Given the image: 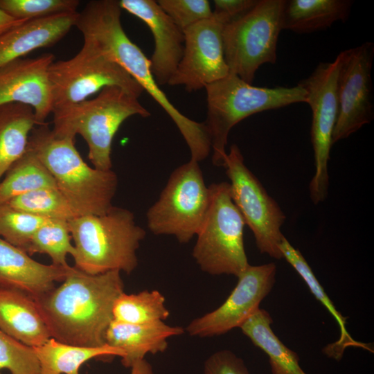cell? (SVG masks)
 Listing matches in <instances>:
<instances>
[{
    "label": "cell",
    "instance_id": "6da1fadb",
    "mask_svg": "<svg viewBox=\"0 0 374 374\" xmlns=\"http://www.w3.org/2000/svg\"><path fill=\"white\" fill-rule=\"evenodd\" d=\"M121 271L91 275L72 267L57 287L35 299L51 338L66 344H106L116 299L124 292Z\"/></svg>",
    "mask_w": 374,
    "mask_h": 374
},
{
    "label": "cell",
    "instance_id": "7a4b0ae2",
    "mask_svg": "<svg viewBox=\"0 0 374 374\" xmlns=\"http://www.w3.org/2000/svg\"><path fill=\"white\" fill-rule=\"evenodd\" d=\"M121 10L118 1H89L78 12L75 26L84 40L121 66L163 108L177 127L191 154L204 152L209 143L204 123L184 116L161 89L152 73L150 59L123 28Z\"/></svg>",
    "mask_w": 374,
    "mask_h": 374
},
{
    "label": "cell",
    "instance_id": "3957f363",
    "mask_svg": "<svg viewBox=\"0 0 374 374\" xmlns=\"http://www.w3.org/2000/svg\"><path fill=\"white\" fill-rule=\"evenodd\" d=\"M28 145L78 216L102 215L114 206L117 175L112 169L89 166L77 150L75 139L55 136L45 123L32 130Z\"/></svg>",
    "mask_w": 374,
    "mask_h": 374
},
{
    "label": "cell",
    "instance_id": "277c9868",
    "mask_svg": "<svg viewBox=\"0 0 374 374\" xmlns=\"http://www.w3.org/2000/svg\"><path fill=\"white\" fill-rule=\"evenodd\" d=\"M74 242V267L96 275L118 270L130 274L138 266L136 252L145 237L130 210L113 206L102 215L68 221Z\"/></svg>",
    "mask_w": 374,
    "mask_h": 374
},
{
    "label": "cell",
    "instance_id": "5b68a950",
    "mask_svg": "<svg viewBox=\"0 0 374 374\" xmlns=\"http://www.w3.org/2000/svg\"><path fill=\"white\" fill-rule=\"evenodd\" d=\"M138 98L121 87H105L96 98L54 109L52 132L61 138L81 135L93 167L110 170L112 141L122 123L132 116L150 115Z\"/></svg>",
    "mask_w": 374,
    "mask_h": 374
},
{
    "label": "cell",
    "instance_id": "8992f818",
    "mask_svg": "<svg viewBox=\"0 0 374 374\" xmlns=\"http://www.w3.org/2000/svg\"><path fill=\"white\" fill-rule=\"evenodd\" d=\"M207 118L204 123L211 142L212 162L223 167L231 130L247 117L263 111L308 102L305 89L294 87H255L229 73L205 87Z\"/></svg>",
    "mask_w": 374,
    "mask_h": 374
},
{
    "label": "cell",
    "instance_id": "52a82bcc",
    "mask_svg": "<svg viewBox=\"0 0 374 374\" xmlns=\"http://www.w3.org/2000/svg\"><path fill=\"white\" fill-rule=\"evenodd\" d=\"M208 188L209 206L192 256L205 273L238 278L249 266L244 245L246 224L233 202L229 183H213Z\"/></svg>",
    "mask_w": 374,
    "mask_h": 374
},
{
    "label": "cell",
    "instance_id": "ba28073f",
    "mask_svg": "<svg viewBox=\"0 0 374 374\" xmlns=\"http://www.w3.org/2000/svg\"><path fill=\"white\" fill-rule=\"evenodd\" d=\"M209 202V188L199 162L190 159L174 170L148 208V228L153 234L172 235L179 243H188L200 230Z\"/></svg>",
    "mask_w": 374,
    "mask_h": 374
},
{
    "label": "cell",
    "instance_id": "9c48e42d",
    "mask_svg": "<svg viewBox=\"0 0 374 374\" xmlns=\"http://www.w3.org/2000/svg\"><path fill=\"white\" fill-rule=\"evenodd\" d=\"M285 0H258L242 17L225 25L224 53L229 73L251 84L258 68L276 61Z\"/></svg>",
    "mask_w": 374,
    "mask_h": 374
},
{
    "label": "cell",
    "instance_id": "30bf717a",
    "mask_svg": "<svg viewBox=\"0 0 374 374\" xmlns=\"http://www.w3.org/2000/svg\"><path fill=\"white\" fill-rule=\"evenodd\" d=\"M48 74L53 110L86 100L107 87H121L137 98L144 91L121 66L84 39L74 57L53 62Z\"/></svg>",
    "mask_w": 374,
    "mask_h": 374
},
{
    "label": "cell",
    "instance_id": "8fae6325",
    "mask_svg": "<svg viewBox=\"0 0 374 374\" xmlns=\"http://www.w3.org/2000/svg\"><path fill=\"white\" fill-rule=\"evenodd\" d=\"M223 167L230 180L233 202L252 231L257 248L274 258H283L279 244L284 236L280 229L285 213L247 167L237 145L230 147Z\"/></svg>",
    "mask_w": 374,
    "mask_h": 374
},
{
    "label": "cell",
    "instance_id": "7c38bea8",
    "mask_svg": "<svg viewBox=\"0 0 374 374\" xmlns=\"http://www.w3.org/2000/svg\"><path fill=\"white\" fill-rule=\"evenodd\" d=\"M343 57L344 51L332 62L319 63L310 75L298 83L307 93L312 114L310 136L315 173L309 190L314 204L324 201L328 192V164L338 114V78Z\"/></svg>",
    "mask_w": 374,
    "mask_h": 374
},
{
    "label": "cell",
    "instance_id": "4fadbf2b",
    "mask_svg": "<svg viewBox=\"0 0 374 374\" xmlns=\"http://www.w3.org/2000/svg\"><path fill=\"white\" fill-rule=\"evenodd\" d=\"M373 56L374 45L370 42L344 51L338 78V114L332 144L348 138L373 119Z\"/></svg>",
    "mask_w": 374,
    "mask_h": 374
},
{
    "label": "cell",
    "instance_id": "5bb4252c",
    "mask_svg": "<svg viewBox=\"0 0 374 374\" xmlns=\"http://www.w3.org/2000/svg\"><path fill=\"white\" fill-rule=\"evenodd\" d=\"M226 24L213 14L183 30L182 57L168 84L182 85L188 92L224 78L229 73L224 53L223 30Z\"/></svg>",
    "mask_w": 374,
    "mask_h": 374
},
{
    "label": "cell",
    "instance_id": "9a60e30c",
    "mask_svg": "<svg viewBox=\"0 0 374 374\" xmlns=\"http://www.w3.org/2000/svg\"><path fill=\"white\" fill-rule=\"evenodd\" d=\"M276 266L270 262L250 265L238 277V283L225 301L215 310L192 320L186 328L193 337H211L240 328L259 308L272 290Z\"/></svg>",
    "mask_w": 374,
    "mask_h": 374
},
{
    "label": "cell",
    "instance_id": "2e32d148",
    "mask_svg": "<svg viewBox=\"0 0 374 374\" xmlns=\"http://www.w3.org/2000/svg\"><path fill=\"white\" fill-rule=\"evenodd\" d=\"M54 55L19 58L0 67V105L22 103L30 106L38 125L52 113L53 99L48 70Z\"/></svg>",
    "mask_w": 374,
    "mask_h": 374
},
{
    "label": "cell",
    "instance_id": "e0dca14e",
    "mask_svg": "<svg viewBox=\"0 0 374 374\" xmlns=\"http://www.w3.org/2000/svg\"><path fill=\"white\" fill-rule=\"evenodd\" d=\"M121 9L144 22L150 30L154 48L150 59L151 71L157 83L168 84L182 57L184 35L157 1L121 0Z\"/></svg>",
    "mask_w": 374,
    "mask_h": 374
},
{
    "label": "cell",
    "instance_id": "ac0fdd59",
    "mask_svg": "<svg viewBox=\"0 0 374 374\" xmlns=\"http://www.w3.org/2000/svg\"><path fill=\"white\" fill-rule=\"evenodd\" d=\"M72 267L45 265L0 237V287L22 292L33 299L62 282Z\"/></svg>",
    "mask_w": 374,
    "mask_h": 374
},
{
    "label": "cell",
    "instance_id": "d6986e66",
    "mask_svg": "<svg viewBox=\"0 0 374 374\" xmlns=\"http://www.w3.org/2000/svg\"><path fill=\"white\" fill-rule=\"evenodd\" d=\"M78 12L26 21L0 35V67L61 40L75 26Z\"/></svg>",
    "mask_w": 374,
    "mask_h": 374
},
{
    "label": "cell",
    "instance_id": "ffe728a7",
    "mask_svg": "<svg viewBox=\"0 0 374 374\" xmlns=\"http://www.w3.org/2000/svg\"><path fill=\"white\" fill-rule=\"evenodd\" d=\"M184 332L183 328L161 321L132 324L113 320L107 330L105 341L109 346L124 353L122 364L131 368L148 354L163 353L168 348V339Z\"/></svg>",
    "mask_w": 374,
    "mask_h": 374
},
{
    "label": "cell",
    "instance_id": "44dd1931",
    "mask_svg": "<svg viewBox=\"0 0 374 374\" xmlns=\"http://www.w3.org/2000/svg\"><path fill=\"white\" fill-rule=\"evenodd\" d=\"M0 330L31 347L50 338L35 300L15 290L0 287Z\"/></svg>",
    "mask_w": 374,
    "mask_h": 374
},
{
    "label": "cell",
    "instance_id": "7402d4cb",
    "mask_svg": "<svg viewBox=\"0 0 374 374\" xmlns=\"http://www.w3.org/2000/svg\"><path fill=\"white\" fill-rule=\"evenodd\" d=\"M279 249L283 258H285L301 276L312 294L326 308L339 325V338L324 347L323 353L336 361L341 359L345 350L349 347H357L373 353L371 344L357 341L348 333L346 328L348 317H344L335 307L300 251L294 248L285 236L280 241Z\"/></svg>",
    "mask_w": 374,
    "mask_h": 374
},
{
    "label": "cell",
    "instance_id": "603a6c76",
    "mask_svg": "<svg viewBox=\"0 0 374 374\" xmlns=\"http://www.w3.org/2000/svg\"><path fill=\"white\" fill-rule=\"evenodd\" d=\"M352 1L348 0L285 1L283 30L308 33L326 29L337 21H345Z\"/></svg>",
    "mask_w": 374,
    "mask_h": 374
},
{
    "label": "cell",
    "instance_id": "cb8c5ba5",
    "mask_svg": "<svg viewBox=\"0 0 374 374\" xmlns=\"http://www.w3.org/2000/svg\"><path fill=\"white\" fill-rule=\"evenodd\" d=\"M35 125L38 123L30 106L18 103L0 105V181L25 153Z\"/></svg>",
    "mask_w": 374,
    "mask_h": 374
},
{
    "label": "cell",
    "instance_id": "d4e9b609",
    "mask_svg": "<svg viewBox=\"0 0 374 374\" xmlns=\"http://www.w3.org/2000/svg\"><path fill=\"white\" fill-rule=\"evenodd\" d=\"M273 319L259 308L240 327L242 333L269 357L271 374H307L299 364L296 353L287 348L274 334Z\"/></svg>",
    "mask_w": 374,
    "mask_h": 374
},
{
    "label": "cell",
    "instance_id": "484cf974",
    "mask_svg": "<svg viewBox=\"0 0 374 374\" xmlns=\"http://www.w3.org/2000/svg\"><path fill=\"white\" fill-rule=\"evenodd\" d=\"M34 349L39 363L38 374H80V366L93 358L124 356L121 350L107 344L84 347L62 344L53 338Z\"/></svg>",
    "mask_w": 374,
    "mask_h": 374
},
{
    "label": "cell",
    "instance_id": "4316f807",
    "mask_svg": "<svg viewBox=\"0 0 374 374\" xmlns=\"http://www.w3.org/2000/svg\"><path fill=\"white\" fill-rule=\"evenodd\" d=\"M51 187H57L53 177L28 145L25 153L0 181V204L35 190Z\"/></svg>",
    "mask_w": 374,
    "mask_h": 374
},
{
    "label": "cell",
    "instance_id": "83f0119b",
    "mask_svg": "<svg viewBox=\"0 0 374 374\" xmlns=\"http://www.w3.org/2000/svg\"><path fill=\"white\" fill-rule=\"evenodd\" d=\"M113 320L142 324L163 321L170 316L166 299L158 290H144L136 294L123 292L116 300Z\"/></svg>",
    "mask_w": 374,
    "mask_h": 374
},
{
    "label": "cell",
    "instance_id": "f1b7e54d",
    "mask_svg": "<svg viewBox=\"0 0 374 374\" xmlns=\"http://www.w3.org/2000/svg\"><path fill=\"white\" fill-rule=\"evenodd\" d=\"M71 240L68 221L50 219L35 231L26 253H44L51 258L53 265L69 266L66 256L73 257L75 253Z\"/></svg>",
    "mask_w": 374,
    "mask_h": 374
},
{
    "label": "cell",
    "instance_id": "f546056e",
    "mask_svg": "<svg viewBox=\"0 0 374 374\" xmlns=\"http://www.w3.org/2000/svg\"><path fill=\"white\" fill-rule=\"evenodd\" d=\"M4 204L46 219L69 221L78 216L57 187L35 190L17 196Z\"/></svg>",
    "mask_w": 374,
    "mask_h": 374
},
{
    "label": "cell",
    "instance_id": "4dcf8cb0",
    "mask_svg": "<svg viewBox=\"0 0 374 374\" xmlns=\"http://www.w3.org/2000/svg\"><path fill=\"white\" fill-rule=\"evenodd\" d=\"M48 220L0 204V237L26 252L33 235Z\"/></svg>",
    "mask_w": 374,
    "mask_h": 374
},
{
    "label": "cell",
    "instance_id": "1f68e13d",
    "mask_svg": "<svg viewBox=\"0 0 374 374\" xmlns=\"http://www.w3.org/2000/svg\"><path fill=\"white\" fill-rule=\"evenodd\" d=\"M78 0H0V8L24 21L77 12Z\"/></svg>",
    "mask_w": 374,
    "mask_h": 374
},
{
    "label": "cell",
    "instance_id": "d6a6232c",
    "mask_svg": "<svg viewBox=\"0 0 374 374\" xmlns=\"http://www.w3.org/2000/svg\"><path fill=\"white\" fill-rule=\"evenodd\" d=\"M11 374H38L39 363L33 347L0 330V371Z\"/></svg>",
    "mask_w": 374,
    "mask_h": 374
},
{
    "label": "cell",
    "instance_id": "836d02e7",
    "mask_svg": "<svg viewBox=\"0 0 374 374\" xmlns=\"http://www.w3.org/2000/svg\"><path fill=\"white\" fill-rule=\"evenodd\" d=\"M161 9L182 30L213 15L207 0H159Z\"/></svg>",
    "mask_w": 374,
    "mask_h": 374
},
{
    "label": "cell",
    "instance_id": "e575fe53",
    "mask_svg": "<svg viewBox=\"0 0 374 374\" xmlns=\"http://www.w3.org/2000/svg\"><path fill=\"white\" fill-rule=\"evenodd\" d=\"M203 374H250L243 359L229 350H218L204 362Z\"/></svg>",
    "mask_w": 374,
    "mask_h": 374
},
{
    "label": "cell",
    "instance_id": "d590c367",
    "mask_svg": "<svg viewBox=\"0 0 374 374\" xmlns=\"http://www.w3.org/2000/svg\"><path fill=\"white\" fill-rule=\"evenodd\" d=\"M258 1V0H215L213 13L227 24L244 15Z\"/></svg>",
    "mask_w": 374,
    "mask_h": 374
},
{
    "label": "cell",
    "instance_id": "8d00e7d4",
    "mask_svg": "<svg viewBox=\"0 0 374 374\" xmlns=\"http://www.w3.org/2000/svg\"><path fill=\"white\" fill-rule=\"evenodd\" d=\"M26 21L19 20L12 17L0 8V35L9 29L18 26Z\"/></svg>",
    "mask_w": 374,
    "mask_h": 374
},
{
    "label": "cell",
    "instance_id": "74e56055",
    "mask_svg": "<svg viewBox=\"0 0 374 374\" xmlns=\"http://www.w3.org/2000/svg\"><path fill=\"white\" fill-rule=\"evenodd\" d=\"M130 374H154L152 365L145 359L136 362L131 366Z\"/></svg>",
    "mask_w": 374,
    "mask_h": 374
},
{
    "label": "cell",
    "instance_id": "f35d334b",
    "mask_svg": "<svg viewBox=\"0 0 374 374\" xmlns=\"http://www.w3.org/2000/svg\"><path fill=\"white\" fill-rule=\"evenodd\" d=\"M0 374H1V372H0Z\"/></svg>",
    "mask_w": 374,
    "mask_h": 374
}]
</instances>
